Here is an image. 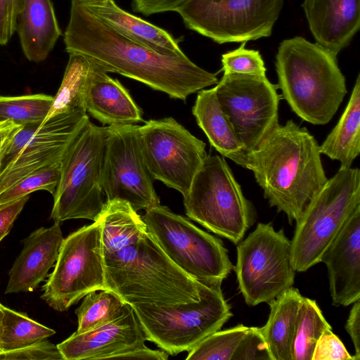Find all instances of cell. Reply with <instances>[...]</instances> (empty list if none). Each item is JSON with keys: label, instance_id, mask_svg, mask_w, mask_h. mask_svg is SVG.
Here are the masks:
<instances>
[{"label": "cell", "instance_id": "obj_1", "mask_svg": "<svg viewBox=\"0 0 360 360\" xmlns=\"http://www.w3.org/2000/svg\"><path fill=\"white\" fill-rule=\"evenodd\" d=\"M64 44L69 54L82 55L107 72L136 80L174 99L186 101L219 82L217 74L186 55H163L125 37L77 0L71 1Z\"/></svg>", "mask_w": 360, "mask_h": 360}, {"label": "cell", "instance_id": "obj_2", "mask_svg": "<svg viewBox=\"0 0 360 360\" xmlns=\"http://www.w3.org/2000/svg\"><path fill=\"white\" fill-rule=\"evenodd\" d=\"M271 207L296 221L327 181L316 139L293 120L278 124L245 156Z\"/></svg>", "mask_w": 360, "mask_h": 360}, {"label": "cell", "instance_id": "obj_3", "mask_svg": "<svg viewBox=\"0 0 360 360\" xmlns=\"http://www.w3.org/2000/svg\"><path fill=\"white\" fill-rule=\"evenodd\" d=\"M336 58L302 37L285 39L278 49V87L291 110L312 124L329 122L347 93Z\"/></svg>", "mask_w": 360, "mask_h": 360}, {"label": "cell", "instance_id": "obj_4", "mask_svg": "<svg viewBox=\"0 0 360 360\" xmlns=\"http://www.w3.org/2000/svg\"><path fill=\"white\" fill-rule=\"evenodd\" d=\"M103 257L106 289L130 305L169 307L200 300V283L174 264L148 233Z\"/></svg>", "mask_w": 360, "mask_h": 360}, {"label": "cell", "instance_id": "obj_5", "mask_svg": "<svg viewBox=\"0 0 360 360\" xmlns=\"http://www.w3.org/2000/svg\"><path fill=\"white\" fill-rule=\"evenodd\" d=\"M200 283V300L195 302L169 307L131 305L146 340L176 355L189 352L221 329L233 315L222 293L221 282Z\"/></svg>", "mask_w": 360, "mask_h": 360}, {"label": "cell", "instance_id": "obj_6", "mask_svg": "<svg viewBox=\"0 0 360 360\" xmlns=\"http://www.w3.org/2000/svg\"><path fill=\"white\" fill-rule=\"evenodd\" d=\"M360 207V171L342 168L308 204L296 226L291 242V264L304 272L321 258L344 224Z\"/></svg>", "mask_w": 360, "mask_h": 360}, {"label": "cell", "instance_id": "obj_7", "mask_svg": "<svg viewBox=\"0 0 360 360\" xmlns=\"http://www.w3.org/2000/svg\"><path fill=\"white\" fill-rule=\"evenodd\" d=\"M184 205L188 217L236 245L256 217L227 162L217 155H207Z\"/></svg>", "mask_w": 360, "mask_h": 360}, {"label": "cell", "instance_id": "obj_8", "mask_svg": "<svg viewBox=\"0 0 360 360\" xmlns=\"http://www.w3.org/2000/svg\"><path fill=\"white\" fill-rule=\"evenodd\" d=\"M107 127L89 121L68 146L60 161V179L51 217L61 222L72 219L96 221L105 202L101 172Z\"/></svg>", "mask_w": 360, "mask_h": 360}, {"label": "cell", "instance_id": "obj_9", "mask_svg": "<svg viewBox=\"0 0 360 360\" xmlns=\"http://www.w3.org/2000/svg\"><path fill=\"white\" fill-rule=\"evenodd\" d=\"M167 257L198 282H221L233 269L222 241L160 204L141 217Z\"/></svg>", "mask_w": 360, "mask_h": 360}, {"label": "cell", "instance_id": "obj_10", "mask_svg": "<svg viewBox=\"0 0 360 360\" xmlns=\"http://www.w3.org/2000/svg\"><path fill=\"white\" fill-rule=\"evenodd\" d=\"M291 242L283 229L259 223L237 244L233 269L238 288L250 307L269 302L292 287L295 271L291 264Z\"/></svg>", "mask_w": 360, "mask_h": 360}, {"label": "cell", "instance_id": "obj_11", "mask_svg": "<svg viewBox=\"0 0 360 360\" xmlns=\"http://www.w3.org/2000/svg\"><path fill=\"white\" fill-rule=\"evenodd\" d=\"M104 289L101 227L96 220L64 238L41 298L53 309L64 311L89 292Z\"/></svg>", "mask_w": 360, "mask_h": 360}, {"label": "cell", "instance_id": "obj_12", "mask_svg": "<svg viewBox=\"0 0 360 360\" xmlns=\"http://www.w3.org/2000/svg\"><path fill=\"white\" fill-rule=\"evenodd\" d=\"M284 0H188L176 12L185 25L218 44L271 36Z\"/></svg>", "mask_w": 360, "mask_h": 360}, {"label": "cell", "instance_id": "obj_13", "mask_svg": "<svg viewBox=\"0 0 360 360\" xmlns=\"http://www.w3.org/2000/svg\"><path fill=\"white\" fill-rule=\"evenodd\" d=\"M278 86L266 76L224 73L214 86L221 110L244 148L255 149L279 124Z\"/></svg>", "mask_w": 360, "mask_h": 360}, {"label": "cell", "instance_id": "obj_14", "mask_svg": "<svg viewBox=\"0 0 360 360\" xmlns=\"http://www.w3.org/2000/svg\"><path fill=\"white\" fill-rule=\"evenodd\" d=\"M146 165L153 180L184 197L207 156L205 143L172 117L150 120L139 126Z\"/></svg>", "mask_w": 360, "mask_h": 360}, {"label": "cell", "instance_id": "obj_15", "mask_svg": "<svg viewBox=\"0 0 360 360\" xmlns=\"http://www.w3.org/2000/svg\"><path fill=\"white\" fill-rule=\"evenodd\" d=\"M101 185L107 200H121L134 210L160 204L143 160L138 124L107 127Z\"/></svg>", "mask_w": 360, "mask_h": 360}, {"label": "cell", "instance_id": "obj_16", "mask_svg": "<svg viewBox=\"0 0 360 360\" xmlns=\"http://www.w3.org/2000/svg\"><path fill=\"white\" fill-rule=\"evenodd\" d=\"M146 338L131 306L118 318L89 330L75 332L57 348L63 360L116 359L145 345Z\"/></svg>", "mask_w": 360, "mask_h": 360}, {"label": "cell", "instance_id": "obj_17", "mask_svg": "<svg viewBox=\"0 0 360 360\" xmlns=\"http://www.w3.org/2000/svg\"><path fill=\"white\" fill-rule=\"evenodd\" d=\"M332 304L347 307L360 299V207L323 252Z\"/></svg>", "mask_w": 360, "mask_h": 360}, {"label": "cell", "instance_id": "obj_18", "mask_svg": "<svg viewBox=\"0 0 360 360\" xmlns=\"http://www.w3.org/2000/svg\"><path fill=\"white\" fill-rule=\"evenodd\" d=\"M63 237L60 222L36 229L23 240V248L9 271L6 294L32 292L55 264Z\"/></svg>", "mask_w": 360, "mask_h": 360}, {"label": "cell", "instance_id": "obj_19", "mask_svg": "<svg viewBox=\"0 0 360 360\" xmlns=\"http://www.w3.org/2000/svg\"><path fill=\"white\" fill-rule=\"evenodd\" d=\"M316 43L335 56L350 43L360 27V0H304Z\"/></svg>", "mask_w": 360, "mask_h": 360}, {"label": "cell", "instance_id": "obj_20", "mask_svg": "<svg viewBox=\"0 0 360 360\" xmlns=\"http://www.w3.org/2000/svg\"><path fill=\"white\" fill-rule=\"evenodd\" d=\"M108 72L90 62L84 104L86 112L108 126L142 122V110L129 91Z\"/></svg>", "mask_w": 360, "mask_h": 360}, {"label": "cell", "instance_id": "obj_21", "mask_svg": "<svg viewBox=\"0 0 360 360\" xmlns=\"http://www.w3.org/2000/svg\"><path fill=\"white\" fill-rule=\"evenodd\" d=\"M15 32L27 59L46 60L62 34L51 0H25Z\"/></svg>", "mask_w": 360, "mask_h": 360}, {"label": "cell", "instance_id": "obj_22", "mask_svg": "<svg viewBox=\"0 0 360 360\" xmlns=\"http://www.w3.org/2000/svg\"><path fill=\"white\" fill-rule=\"evenodd\" d=\"M85 7L120 34L136 43L166 56L186 55L179 47V41L168 32L120 8L113 0Z\"/></svg>", "mask_w": 360, "mask_h": 360}, {"label": "cell", "instance_id": "obj_23", "mask_svg": "<svg viewBox=\"0 0 360 360\" xmlns=\"http://www.w3.org/2000/svg\"><path fill=\"white\" fill-rule=\"evenodd\" d=\"M89 121L86 111L79 110L57 115L43 124L23 125L6 148L0 162V172L22 148L70 141Z\"/></svg>", "mask_w": 360, "mask_h": 360}, {"label": "cell", "instance_id": "obj_24", "mask_svg": "<svg viewBox=\"0 0 360 360\" xmlns=\"http://www.w3.org/2000/svg\"><path fill=\"white\" fill-rule=\"evenodd\" d=\"M192 112L210 145L222 156L245 167V155L243 146L221 110L214 87L203 89L198 92Z\"/></svg>", "mask_w": 360, "mask_h": 360}, {"label": "cell", "instance_id": "obj_25", "mask_svg": "<svg viewBox=\"0 0 360 360\" xmlns=\"http://www.w3.org/2000/svg\"><path fill=\"white\" fill-rule=\"evenodd\" d=\"M303 296L293 287L269 301L270 313L260 328L271 360H292V345L298 311Z\"/></svg>", "mask_w": 360, "mask_h": 360}, {"label": "cell", "instance_id": "obj_26", "mask_svg": "<svg viewBox=\"0 0 360 360\" xmlns=\"http://www.w3.org/2000/svg\"><path fill=\"white\" fill-rule=\"evenodd\" d=\"M97 221L101 227L103 256L111 255L147 234L146 225L131 205L106 200Z\"/></svg>", "mask_w": 360, "mask_h": 360}, {"label": "cell", "instance_id": "obj_27", "mask_svg": "<svg viewBox=\"0 0 360 360\" xmlns=\"http://www.w3.org/2000/svg\"><path fill=\"white\" fill-rule=\"evenodd\" d=\"M321 154L351 167L360 152V77L357 76L349 102L338 122L319 146Z\"/></svg>", "mask_w": 360, "mask_h": 360}, {"label": "cell", "instance_id": "obj_28", "mask_svg": "<svg viewBox=\"0 0 360 360\" xmlns=\"http://www.w3.org/2000/svg\"><path fill=\"white\" fill-rule=\"evenodd\" d=\"M90 61L84 56L70 53L63 77L53 96L51 107L41 124L60 114L85 110L84 94Z\"/></svg>", "mask_w": 360, "mask_h": 360}, {"label": "cell", "instance_id": "obj_29", "mask_svg": "<svg viewBox=\"0 0 360 360\" xmlns=\"http://www.w3.org/2000/svg\"><path fill=\"white\" fill-rule=\"evenodd\" d=\"M72 141L22 148L0 172V194L27 175L60 163Z\"/></svg>", "mask_w": 360, "mask_h": 360}, {"label": "cell", "instance_id": "obj_30", "mask_svg": "<svg viewBox=\"0 0 360 360\" xmlns=\"http://www.w3.org/2000/svg\"><path fill=\"white\" fill-rule=\"evenodd\" d=\"M55 333L54 330L30 319L26 314L2 306L0 314L1 352L35 344Z\"/></svg>", "mask_w": 360, "mask_h": 360}, {"label": "cell", "instance_id": "obj_31", "mask_svg": "<svg viewBox=\"0 0 360 360\" xmlns=\"http://www.w3.org/2000/svg\"><path fill=\"white\" fill-rule=\"evenodd\" d=\"M83 298L81 305L75 310L78 333L89 330L118 318L131 306L108 289L91 291Z\"/></svg>", "mask_w": 360, "mask_h": 360}, {"label": "cell", "instance_id": "obj_32", "mask_svg": "<svg viewBox=\"0 0 360 360\" xmlns=\"http://www.w3.org/2000/svg\"><path fill=\"white\" fill-rule=\"evenodd\" d=\"M332 329L316 300L303 297L297 318L292 360H311L315 345L321 335Z\"/></svg>", "mask_w": 360, "mask_h": 360}, {"label": "cell", "instance_id": "obj_33", "mask_svg": "<svg viewBox=\"0 0 360 360\" xmlns=\"http://www.w3.org/2000/svg\"><path fill=\"white\" fill-rule=\"evenodd\" d=\"M53 101L44 94L20 96H0V122L11 121L20 125L42 123Z\"/></svg>", "mask_w": 360, "mask_h": 360}, {"label": "cell", "instance_id": "obj_34", "mask_svg": "<svg viewBox=\"0 0 360 360\" xmlns=\"http://www.w3.org/2000/svg\"><path fill=\"white\" fill-rule=\"evenodd\" d=\"M248 329L240 323L231 328L217 330L200 342L186 360H231L238 343Z\"/></svg>", "mask_w": 360, "mask_h": 360}, {"label": "cell", "instance_id": "obj_35", "mask_svg": "<svg viewBox=\"0 0 360 360\" xmlns=\"http://www.w3.org/2000/svg\"><path fill=\"white\" fill-rule=\"evenodd\" d=\"M60 174V162L27 175L0 194V206L39 190L47 191L53 195L59 181Z\"/></svg>", "mask_w": 360, "mask_h": 360}, {"label": "cell", "instance_id": "obj_36", "mask_svg": "<svg viewBox=\"0 0 360 360\" xmlns=\"http://www.w3.org/2000/svg\"><path fill=\"white\" fill-rule=\"evenodd\" d=\"M245 42L221 56L224 73L266 76L264 62L258 51L245 48Z\"/></svg>", "mask_w": 360, "mask_h": 360}, {"label": "cell", "instance_id": "obj_37", "mask_svg": "<svg viewBox=\"0 0 360 360\" xmlns=\"http://www.w3.org/2000/svg\"><path fill=\"white\" fill-rule=\"evenodd\" d=\"M231 360H271L260 328L248 327Z\"/></svg>", "mask_w": 360, "mask_h": 360}, {"label": "cell", "instance_id": "obj_38", "mask_svg": "<svg viewBox=\"0 0 360 360\" xmlns=\"http://www.w3.org/2000/svg\"><path fill=\"white\" fill-rule=\"evenodd\" d=\"M63 360L56 345L48 340L20 349L0 352V360Z\"/></svg>", "mask_w": 360, "mask_h": 360}, {"label": "cell", "instance_id": "obj_39", "mask_svg": "<svg viewBox=\"0 0 360 360\" xmlns=\"http://www.w3.org/2000/svg\"><path fill=\"white\" fill-rule=\"evenodd\" d=\"M311 360H353L342 342L332 329L326 330L319 338Z\"/></svg>", "mask_w": 360, "mask_h": 360}, {"label": "cell", "instance_id": "obj_40", "mask_svg": "<svg viewBox=\"0 0 360 360\" xmlns=\"http://www.w3.org/2000/svg\"><path fill=\"white\" fill-rule=\"evenodd\" d=\"M25 0H0V45H6L16 31L17 20Z\"/></svg>", "mask_w": 360, "mask_h": 360}, {"label": "cell", "instance_id": "obj_41", "mask_svg": "<svg viewBox=\"0 0 360 360\" xmlns=\"http://www.w3.org/2000/svg\"><path fill=\"white\" fill-rule=\"evenodd\" d=\"M188 0H131L134 11L145 15L167 11H175Z\"/></svg>", "mask_w": 360, "mask_h": 360}, {"label": "cell", "instance_id": "obj_42", "mask_svg": "<svg viewBox=\"0 0 360 360\" xmlns=\"http://www.w3.org/2000/svg\"><path fill=\"white\" fill-rule=\"evenodd\" d=\"M30 195L0 206V242L10 232L15 220L17 219Z\"/></svg>", "mask_w": 360, "mask_h": 360}, {"label": "cell", "instance_id": "obj_43", "mask_svg": "<svg viewBox=\"0 0 360 360\" xmlns=\"http://www.w3.org/2000/svg\"><path fill=\"white\" fill-rule=\"evenodd\" d=\"M345 330L349 335L354 347L353 360H360V299L352 304Z\"/></svg>", "mask_w": 360, "mask_h": 360}, {"label": "cell", "instance_id": "obj_44", "mask_svg": "<svg viewBox=\"0 0 360 360\" xmlns=\"http://www.w3.org/2000/svg\"><path fill=\"white\" fill-rule=\"evenodd\" d=\"M168 355L169 354L164 350H153L143 345L134 350L120 354L116 359L167 360Z\"/></svg>", "mask_w": 360, "mask_h": 360}, {"label": "cell", "instance_id": "obj_45", "mask_svg": "<svg viewBox=\"0 0 360 360\" xmlns=\"http://www.w3.org/2000/svg\"><path fill=\"white\" fill-rule=\"evenodd\" d=\"M22 127L11 121L0 122V162L13 137Z\"/></svg>", "mask_w": 360, "mask_h": 360}, {"label": "cell", "instance_id": "obj_46", "mask_svg": "<svg viewBox=\"0 0 360 360\" xmlns=\"http://www.w3.org/2000/svg\"><path fill=\"white\" fill-rule=\"evenodd\" d=\"M81 4L89 6V5H97L107 2L108 0H77Z\"/></svg>", "mask_w": 360, "mask_h": 360}, {"label": "cell", "instance_id": "obj_47", "mask_svg": "<svg viewBox=\"0 0 360 360\" xmlns=\"http://www.w3.org/2000/svg\"><path fill=\"white\" fill-rule=\"evenodd\" d=\"M2 304L0 303V314H1V307H2ZM0 352H1V349H0Z\"/></svg>", "mask_w": 360, "mask_h": 360}]
</instances>
